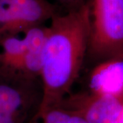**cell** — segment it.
I'll list each match as a JSON object with an SVG mask.
<instances>
[{"instance_id": "obj_1", "label": "cell", "mask_w": 123, "mask_h": 123, "mask_svg": "<svg viewBox=\"0 0 123 123\" xmlns=\"http://www.w3.org/2000/svg\"><path fill=\"white\" fill-rule=\"evenodd\" d=\"M90 30V7L86 3L51 18L43 48V92L36 113L59 106L70 94L88 50Z\"/></svg>"}, {"instance_id": "obj_2", "label": "cell", "mask_w": 123, "mask_h": 123, "mask_svg": "<svg viewBox=\"0 0 123 123\" xmlns=\"http://www.w3.org/2000/svg\"><path fill=\"white\" fill-rule=\"evenodd\" d=\"M88 50L103 59L123 55V0H91Z\"/></svg>"}, {"instance_id": "obj_6", "label": "cell", "mask_w": 123, "mask_h": 123, "mask_svg": "<svg viewBox=\"0 0 123 123\" xmlns=\"http://www.w3.org/2000/svg\"><path fill=\"white\" fill-rule=\"evenodd\" d=\"M90 92L102 95L123 96V55L105 60L91 72Z\"/></svg>"}, {"instance_id": "obj_9", "label": "cell", "mask_w": 123, "mask_h": 123, "mask_svg": "<svg viewBox=\"0 0 123 123\" xmlns=\"http://www.w3.org/2000/svg\"><path fill=\"white\" fill-rule=\"evenodd\" d=\"M24 116L0 112V123H23Z\"/></svg>"}, {"instance_id": "obj_10", "label": "cell", "mask_w": 123, "mask_h": 123, "mask_svg": "<svg viewBox=\"0 0 123 123\" xmlns=\"http://www.w3.org/2000/svg\"><path fill=\"white\" fill-rule=\"evenodd\" d=\"M56 1L68 9V11L78 8L84 4H85L84 0H56Z\"/></svg>"}, {"instance_id": "obj_3", "label": "cell", "mask_w": 123, "mask_h": 123, "mask_svg": "<svg viewBox=\"0 0 123 123\" xmlns=\"http://www.w3.org/2000/svg\"><path fill=\"white\" fill-rule=\"evenodd\" d=\"M48 0H0V36L24 33L57 14Z\"/></svg>"}, {"instance_id": "obj_8", "label": "cell", "mask_w": 123, "mask_h": 123, "mask_svg": "<svg viewBox=\"0 0 123 123\" xmlns=\"http://www.w3.org/2000/svg\"><path fill=\"white\" fill-rule=\"evenodd\" d=\"M30 123H87L73 111L62 107H55L36 113Z\"/></svg>"}, {"instance_id": "obj_5", "label": "cell", "mask_w": 123, "mask_h": 123, "mask_svg": "<svg viewBox=\"0 0 123 123\" xmlns=\"http://www.w3.org/2000/svg\"><path fill=\"white\" fill-rule=\"evenodd\" d=\"M59 106L74 111L87 123H117L123 106V96L78 92L68 94Z\"/></svg>"}, {"instance_id": "obj_11", "label": "cell", "mask_w": 123, "mask_h": 123, "mask_svg": "<svg viewBox=\"0 0 123 123\" xmlns=\"http://www.w3.org/2000/svg\"><path fill=\"white\" fill-rule=\"evenodd\" d=\"M123 123V108H122V111H121V113L120 114L119 116L118 120V123Z\"/></svg>"}, {"instance_id": "obj_4", "label": "cell", "mask_w": 123, "mask_h": 123, "mask_svg": "<svg viewBox=\"0 0 123 123\" xmlns=\"http://www.w3.org/2000/svg\"><path fill=\"white\" fill-rule=\"evenodd\" d=\"M47 32V27L39 25L22 34L0 36V79L22 82L25 55L31 47L44 44Z\"/></svg>"}, {"instance_id": "obj_7", "label": "cell", "mask_w": 123, "mask_h": 123, "mask_svg": "<svg viewBox=\"0 0 123 123\" xmlns=\"http://www.w3.org/2000/svg\"><path fill=\"white\" fill-rule=\"evenodd\" d=\"M30 103L28 92L21 86L0 79V112L25 117Z\"/></svg>"}]
</instances>
